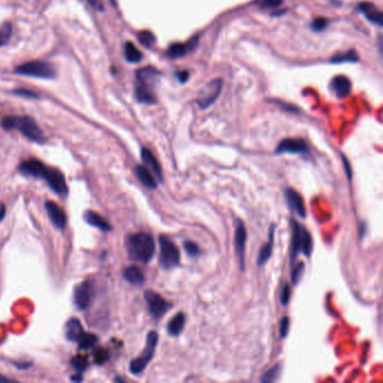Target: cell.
Here are the masks:
<instances>
[{"instance_id": "1", "label": "cell", "mask_w": 383, "mask_h": 383, "mask_svg": "<svg viewBox=\"0 0 383 383\" xmlns=\"http://www.w3.org/2000/svg\"><path fill=\"white\" fill-rule=\"evenodd\" d=\"M18 171L24 176H33L36 178V179H42L46 181L50 188L58 194L66 196L68 192L64 176L60 171L56 170V168H48L44 163L38 161V160L30 158L22 162L20 166H18Z\"/></svg>"}, {"instance_id": "2", "label": "cell", "mask_w": 383, "mask_h": 383, "mask_svg": "<svg viewBox=\"0 0 383 383\" xmlns=\"http://www.w3.org/2000/svg\"><path fill=\"white\" fill-rule=\"evenodd\" d=\"M126 246L130 260L134 261L148 263L154 256L155 243L153 237L148 232H136L128 236Z\"/></svg>"}, {"instance_id": "3", "label": "cell", "mask_w": 383, "mask_h": 383, "mask_svg": "<svg viewBox=\"0 0 383 383\" xmlns=\"http://www.w3.org/2000/svg\"><path fill=\"white\" fill-rule=\"evenodd\" d=\"M2 125L4 130H17L32 142L44 143L45 138L43 132L36 124L33 118L28 116H10L2 120Z\"/></svg>"}, {"instance_id": "4", "label": "cell", "mask_w": 383, "mask_h": 383, "mask_svg": "<svg viewBox=\"0 0 383 383\" xmlns=\"http://www.w3.org/2000/svg\"><path fill=\"white\" fill-rule=\"evenodd\" d=\"M292 225V245H291V266L297 258L298 254L302 253L308 258L312 250V240L310 232L296 220L291 222Z\"/></svg>"}, {"instance_id": "5", "label": "cell", "mask_w": 383, "mask_h": 383, "mask_svg": "<svg viewBox=\"0 0 383 383\" xmlns=\"http://www.w3.org/2000/svg\"><path fill=\"white\" fill-rule=\"evenodd\" d=\"M15 74L20 76L40 78V79H52L56 76V69L48 62L44 61H30L18 66Z\"/></svg>"}, {"instance_id": "6", "label": "cell", "mask_w": 383, "mask_h": 383, "mask_svg": "<svg viewBox=\"0 0 383 383\" xmlns=\"http://www.w3.org/2000/svg\"><path fill=\"white\" fill-rule=\"evenodd\" d=\"M158 342V336L155 332H150L146 337V345H145V348L143 350V352L140 354V356L138 358L133 360L130 364V370L133 374H140L142 373L145 368L148 366V364L152 361V358L154 356L155 353V348H156Z\"/></svg>"}, {"instance_id": "7", "label": "cell", "mask_w": 383, "mask_h": 383, "mask_svg": "<svg viewBox=\"0 0 383 383\" xmlns=\"http://www.w3.org/2000/svg\"><path fill=\"white\" fill-rule=\"evenodd\" d=\"M158 243L160 250H161L160 263H161L162 268L166 270H170V268L178 266V264L180 263V250L178 246L164 235L160 236Z\"/></svg>"}, {"instance_id": "8", "label": "cell", "mask_w": 383, "mask_h": 383, "mask_svg": "<svg viewBox=\"0 0 383 383\" xmlns=\"http://www.w3.org/2000/svg\"><path fill=\"white\" fill-rule=\"evenodd\" d=\"M222 88V80L215 79L209 82L204 88L199 91L197 96V104L202 109L208 108L210 104L216 102V99L220 97Z\"/></svg>"}, {"instance_id": "9", "label": "cell", "mask_w": 383, "mask_h": 383, "mask_svg": "<svg viewBox=\"0 0 383 383\" xmlns=\"http://www.w3.org/2000/svg\"><path fill=\"white\" fill-rule=\"evenodd\" d=\"M145 302L148 304V312L154 318L160 319L163 317L168 309L171 308V304H168L162 296L154 292L152 290H146L144 292Z\"/></svg>"}, {"instance_id": "10", "label": "cell", "mask_w": 383, "mask_h": 383, "mask_svg": "<svg viewBox=\"0 0 383 383\" xmlns=\"http://www.w3.org/2000/svg\"><path fill=\"white\" fill-rule=\"evenodd\" d=\"M94 296V286L90 281L81 282L74 289V304L80 310L89 307Z\"/></svg>"}, {"instance_id": "11", "label": "cell", "mask_w": 383, "mask_h": 383, "mask_svg": "<svg viewBox=\"0 0 383 383\" xmlns=\"http://www.w3.org/2000/svg\"><path fill=\"white\" fill-rule=\"evenodd\" d=\"M309 148L307 143L300 138L282 140L276 150V154H306Z\"/></svg>"}, {"instance_id": "12", "label": "cell", "mask_w": 383, "mask_h": 383, "mask_svg": "<svg viewBox=\"0 0 383 383\" xmlns=\"http://www.w3.org/2000/svg\"><path fill=\"white\" fill-rule=\"evenodd\" d=\"M246 238H248V232L242 220L236 222L235 227V250L236 255L238 258L240 268H244V260H245V246H246Z\"/></svg>"}, {"instance_id": "13", "label": "cell", "mask_w": 383, "mask_h": 383, "mask_svg": "<svg viewBox=\"0 0 383 383\" xmlns=\"http://www.w3.org/2000/svg\"><path fill=\"white\" fill-rule=\"evenodd\" d=\"M161 74L153 66L142 68L136 71V84L146 86L148 89H152L158 82V78Z\"/></svg>"}, {"instance_id": "14", "label": "cell", "mask_w": 383, "mask_h": 383, "mask_svg": "<svg viewBox=\"0 0 383 383\" xmlns=\"http://www.w3.org/2000/svg\"><path fill=\"white\" fill-rule=\"evenodd\" d=\"M45 209H46L48 218L51 220L54 227H56L58 230H64L68 220L64 210L53 202H45Z\"/></svg>"}, {"instance_id": "15", "label": "cell", "mask_w": 383, "mask_h": 383, "mask_svg": "<svg viewBox=\"0 0 383 383\" xmlns=\"http://www.w3.org/2000/svg\"><path fill=\"white\" fill-rule=\"evenodd\" d=\"M286 199L291 210L297 214L299 217H306V207H304V199L297 191L288 188L286 190Z\"/></svg>"}, {"instance_id": "16", "label": "cell", "mask_w": 383, "mask_h": 383, "mask_svg": "<svg viewBox=\"0 0 383 383\" xmlns=\"http://www.w3.org/2000/svg\"><path fill=\"white\" fill-rule=\"evenodd\" d=\"M330 86L332 91H334L336 97L340 99H344L348 97V96L350 94V90H352V84L348 78H346L345 76H337L334 79L332 80Z\"/></svg>"}, {"instance_id": "17", "label": "cell", "mask_w": 383, "mask_h": 383, "mask_svg": "<svg viewBox=\"0 0 383 383\" xmlns=\"http://www.w3.org/2000/svg\"><path fill=\"white\" fill-rule=\"evenodd\" d=\"M358 10L361 12L368 20H370L373 24H376L379 26L383 25V16L380 9L378 8L376 4L371 2H362L360 4Z\"/></svg>"}, {"instance_id": "18", "label": "cell", "mask_w": 383, "mask_h": 383, "mask_svg": "<svg viewBox=\"0 0 383 383\" xmlns=\"http://www.w3.org/2000/svg\"><path fill=\"white\" fill-rule=\"evenodd\" d=\"M140 158H142V161L145 164V166L151 170V172L154 174V176L158 180L161 181L162 180V170L161 166L158 162L156 158L154 156L153 153L150 151L148 148H142L140 151Z\"/></svg>"}, {"instance_id": "19", "label": "cell", "mask_w": 383, "mask_h": 383, "mask_svg": "<svg viewBox=\"0 0 383 383\" xmlns=\"http://www.w3.org/2000/svg\"><path fill=\"white\" fill-rule=\"evenodd\" d=\"M84 327H82L79 319L71 318L66 325V337L70 342H78L84 334Z\"/></svg>"}, {"instance_id": "20", "label": "cell", "mask_w": 383, "mask_h": 383, "mask_svg": "<svg viewBox=\"0 0 383 383\" xmlns=\"http://www.w3.org/2000/svg\"><path fill=\"white\" fill-rule=\"evenodd\" d=\"M135 173H136V176L138 178V180L142 182V184L144 186H146V188L152 189V190L156 189L158 181L146 166H138L135 168Z\"/></svg>"}, {"instance_id": "21", "label": "cell", "mask_w": 383, "mask_h": 383, "mask_svg": "<svg viewBox=\"0 0 383 383\" xmlns=\"http://www.w3.org/2000/svg\"><path fill=\"white\" fill-rule=\"evenodd\" d=\"M84 218L86 224L94 226V227H96V228H98L100 230L109 232L112 230V226L108 224L106 220H104V218L100 215H98V214L96 212H92V210L86 212Z\"/></svg>"}, {"instance_id": "22", "label": "cell", "mask_w": 383, "mask_h": 383, "mask_svg": "<svg viewBox=\"0 0 383 383\" xmlns=\"http://www.w3.org/2000/svg\"><path fill=\"white\" fill-rule=\"evenodd\" d=\"M273 244H274V226L271 227L270 232H268V242L266 245H263V248L258 253V266H263L264 264L268 261V258H271L272 250H273Z\"/></svg>"}, {"instance_id": "23", "label": "cell", "mask_w": 383, "mask_h": 383, "mask_svg": "<svg viewBox=\"0 0 383 383\" xmlns=\"http://www.w3.org/2000/svg\"><path fill=\"white\" fill-rule=\"evenodd\" d=\"M184 324H186L184 314L182 312L176 314V316L168 322L166 326V330L171 336H178L181 334L182 330H184Z\"/></svg>"}, {"instance_id": "24", "label": "cell", "mask_w": 383, "mask_h": 383, "mask_svg": "<svg viewBox=\"0 0 383 383\" xmlns=\"http://www.w3.org/2000/svg\"><path fill=\"white\" fill-rule=\"evenodd\" d=\"M194 48V43H176L170 45V48H168L166 56L170 58H179L184 56L191 48Z\"/></svg>"}, {"instance_id": "25", "label": "cell", "mask_w": 383, "mask_h": 383, "mask_svg": "<svg viewBox=\"0 0 383 383\" xmlns=\"http://www.w3.org/2000/svg\"><path fill=\"white\" fill-rule=\"evenodd\" d=\"M135 94H136V99H138V102L148 104H152L156 102V97H155L153 90L148 89V88H145V86H143L136 84Z\"/></svg>"}, {"instance_id": "26", "label": "cell", "mask_w": 383, "mask_h": 383, "mask_svg": "<svg viewBox=\"0 0 383 383\" xmlns=\"http://www.w3.org/2000/svg\"><path fill=\"white\" fill-rule=\"evenodd\" d=\"M124 278L127 282H130L132 284L140 286L144 284L145 278L142 270L138 266H130L127 268L124 271Z\"/></svg>"}, {"instance_id": "27", "label": "cell", "mask_w": 383, "mask_h": 383, "mask_svg": "<svg viewBox=\"0 0 383 383\" xmlns=\"http://www.w3.org/2000/svg\"><path fill=\"white\" fill-rule=\"evenodd\" d=\"M124 54H125V58L130 63H138V62L142 61V58H143L142 52H140V50L136 48L132 42L125 43Z\"/></svg>"}, {"instance_id": "28", "label": "cell", "mask_w": 383, "mask_h": 383, "mask_svg": "<svg viewBox=\"0 0 383 383\" xmlns=\"http://www.w3.org/2000/svg\"><path fill=\"white\" fill-rule=\"evenodd\" d=\"M76 343L79 344V348L81 350H89L92 348L94 346L98 343V337L94 334H90V332H84Z\"/></svg>"}, {"instance_id": "29", "label": "cell", "mask_w": 383, "mask_h": 383, "mask_svg": "<svg viewBox=\"0 0 383 383\" xmlns=\"http://www.w3.org/2000/svg\"><path fill=\"white\" fill-rule=\"evenodd\" d=\"M330 61L332 63H334V64H340V63H345V62H358V56L356 52L353 51V50H350V51H348V52L336 54Z\"/></svg>"}, {"instance_id": "30", "label": "cell", "mask_w": 383, "mask_h": 383, "mask_svg": "<svg viewBox=\"0 0 383 383\" xmlns=\"http://www.w3.org/2000/svg\"><path fill=\"white\" fill-rule=\"evenodd\" d=\"M71 366L74 368L76 372L81 373L88 368L89 361L84 355H76V356L72 358L71 360Z\"/></svg>"}, {"instance_id": "31", "label": "cell", "mask_w": 383, "mask_h": 383, "mask_svg": "<svg viewBox=\"0 0 383 383\" xmlns=\"http://www.w3.org/2000/svg\"><path fill=\"white\" fill-rule=\"evenodd\" d=\"M138 40H140V43L143 45V46L148 48H152L153 45L155 44V42H156L154 34L152 33V32H150V30L140 32V33H138Z\"/></svg>"}, {"instance_id": "32", "label": "cell", "mask_w": 383, "mask_h": 383, "mask_svg": "<svg viewBox=\"0 0 383 383\" xmlns=\"http://www.w3.org/2000/svg\"><path fill=\"white\" fill-rule=\"evenodd\" d=\"M281 373V366L280 364H276V366H272L270 370H268L266 373H264L263 376L261 378L262 382H274L276 380L279 379Z\"/></svg>"}, {"instance_id": "33", "label": "cell", "mask_w": 383, "mask_h": 383, "mask_svg": "<svg viewBox=\"0 0 383 383\" xmlns=\"http://www.w3.org/2000/svg\"><path fill=\"white\" fill-rule=\"evenodd\" d=\"M12 28L10 22H4L0 27V46H2L8 42L12 36Z\"/></svg>"}, {"instance_id": "34", "label": "cell", "mask_w": 383, "mask_h": 383, "mask_svg": "<svg viewBox=\"0 0 383 383\" xmlns=\"http://www.w3.org/2000/svg\"><path fill=\"white\" fill-rule=\"evenodd\" d=\"M284 0H256V4L263 9H274L281 6Z\"/></svg>"}, {"instance_id": "35", "label": "cell", "mask_w": 383, "mask_h": 383, "mask_svg": "<svg viewBox=\"0 0 383 383\" xmlns=\"http://www.w3.org/2000/svg\"><path fill=\"white\" fill-rule=\"evenodd\" d=\"M94 362L99 364V366H102V364L106 363L108 361L109 358V354L106 350L104 348H98L97 350H94Z\"/></svg>"}, {"instance_id": "36", "label": "cell", "mask_w": 383, "mask_h": 383, "mask_svg": "<svg viewBox=\"0 0 383 383\" xmlns=\"http://www.w3.org/2000/svg\"><path fill=\"white\" fill-rule=\"evenodd\" d=\"M184 246L186 252L188 253V255H190V256L196 258V256H198V255L200 254V248H199V246H198L197 244H196V243H194V242L186 240V242H184Z\"/></svg>"}, {"instance_id": "37", "label": "cell", "mask_w": 383, "mask_h": 383, "mask_svg": "<svg viewBox=\"0 0 383 383\" xmlns=\"http://www.w3.org/2000/svg\"><path fill=\"white\" fill-rule=\"evenodd\" d=\"M304 263H299L297 266H292V272H291V280H292L294 284H297L298 282L302 279V276L304 273Z\"/></svg>"}, {"instance_id": "38", "label": "cell", "mask_w": 383, "mask_h": 383, "mask_svg": "<svg viewBox=\"0 0 383 383\" xmlns=\"http://www.w3.org/2000/svg\"><path fill=\"white\" fill-rule=\"evenodd\" d=\"M327 25H328V20H326V18H316V20L312 22V27L314 32H320L325 30Z\"/></svg>"}, {"instance_id": "39", "label": "cell", "mask_w": 383, "mask_h": 383, "mask_svg": "<svg viewBox=\"0 0 383 383\" xmlns=\"http://www.w3.org/2000/svg\"><path fill=\"white\" fill-rule=\"evenodd\" d=\"M291 297V289L288 284H284V288H282L281 291V302L284 306H286L290 300Z\"/></svg>"}, {"instance_id": "40", "label": "cell", "mask_w": 383, "mask_h": 383, "mask_svg": "<svg viewBox=\"0 0 383 383\" xmlns=\"http://www.w3.org/2000/svg\"><path fill=\"white\" fill-rule=\"evenodd\" d=\"M289 317H284L282 318L281 320V325H280V336L281 338H284V337L288 335V330H289Z\"/></svg>"}, {"instance_id": "41", "label": "cell", "mask_w": 383, "mask_h": 383, "mask_svg": "<svg viewBox=\"0 0 383 383\" xmlns=\"http://www.w3.org/2000/svg\"><path fill=\"white\" fill-rule=\"evenodd\" d=\"M14 94L17 96H22V97H26V98H38V94H35L34 91L28 90V89H16L14 91Z\"/></svg>"}, {"instance_id": "42", "label": "cell", "mask_w": 383, "mask_h": 383, "mask_svg": "<svg viewBox=\"0 0 383 383\" xmlns=\"http://www.w3.org/2000/svg\"><path fill=\"white\" fill-rule=\"evenodd\" d=\"M86 2H88L90 6L92 7L94 9H96L97 12H102L104 9L102 0H86Z\"/></svg>"}, {"instance_id": "43", "label": "cell", "mask_w": 383, "mask_h": 383, "mask_svg": "<svg viewBox=\"0 0 383 383\" xmlns=\"http://www.w3.org/2000/svg\"><path fill=\"white\" fill-rule=\"evenodd\" d=\"M276 104H279V106L281 108H284V110H286V112H299L298 108L292 106V104H284V102H276Z\"/></svg>"}, {"instance_id": "44", "label": "cell", "mask_w": 383, "mask_h": 383, "mask_svg": "<svg viewBox=\"0 0 383 383\" xmlns=\"http://www.w3.org/2000/svg\"><path fill=\"white\" fill-rule=\"evenodd\" d=\"M178 80H179L181 84H184V82L188 81L189 79V72L188 71H179L176 74Z\"/></svg>"}, {"instance_id": "45", "label": "cell", "mask_w": 383, "mask_h": 383, "mask_svg": "<svg viewBox=\"0 0 383 383\" xmlns=\"http://www.w3.org/2000/svg\"><path fill=\"white\" fill-rule=\"evenodd\" d=\"M343 162H344V166H345L346 174H348V179H350V178H352V171H350V168L348 161V160H346V158H345V156H343Z\"/></svg>"}, {"instance_id": "46", "label": "cell", "mask_w": 383, "mask_h": 383, "mask_svg": "<svg viewBox=\"0 0 383 383\" xmlns=\"http://www.w3.org/2000/svg\"><path fill=\"white\" fill-rule=\"evenodd\" d=\"M4 216H6V207L4 204H0V222H2Z\"/></svg>"}, {"instance_id": "47", "label": "cell", "mask_w": 383, "mask_h": 383, "mask_svg": "<svg viewBox=\"0 0 383 383\" xmlns=\"http://www.w3.org/2000/svg\"><path fill=\"white\" fill-rule=\"evenodd\" d=\"M12 379H8V378L4 376L2 374H0V383H4V382H12Z\"/></svg>"}, {"instance_id": "48", "label": "cell", "mask_w": 383, "mask_h": 383, "mask_svg": "<svg viewBox=\"0 0 383 383\" xmlns=\"http://www.w3.org/2000/svg\"><path fill=\"white\" fill-rule=\"evenodd\" d=\"M71 381H76V382H81L82 381V376L80 374H78V376H72Z\"/></svg>"}]
</instances>
